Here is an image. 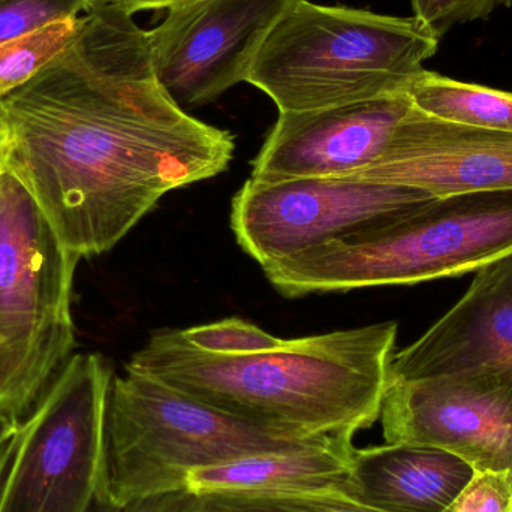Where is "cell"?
<instances>
[{
  "mask_svg": "<svg viewBox=\"0 0 512 512\" xmlns=\"http://www.w3.org/2000/svg\"><path fill=\"white\" fill-rule=\"evenodd\" d=\"M0 113L5 168L81 258L113 249L168 192L224 173L236 150L165 92L146 30L113 0H93L71 44Z\"/></svg>",
  "mask_w": 512,
  "mask_h": 512,
  "instance_id": "1",
  "label": "cell"
},
{
  "mask_svg": "<svg viewBox=\"0 0 512 512\" xmlns=\"http://www.w3.org/2000/svg\"><path fill=\"white\" fill-rule=\"evenodd\" d=\"M397 322L282 340L249 354H213L182 330L156 331L126 369L252 423L316 438H352L381 415Z\"/></svg>",
  "mask_w": 512,
  "mask_h": 512,
  "instance_id": "2",
  "label": "cell"
},
{
  "mask_svg": "<svg viewBox=\"0 0 512 512\" xmlns=\"http://www.w3.org/2000/svg\"><path fill=\"white\" fill-rule=\"evenodd\" d=\"M512 254V191L435 198L262 268L285 297L415 285Z\"/></svg>",
  "mask_w": 512,
  "mask_h": 512,
  "instance_id": "3",
  "label": "cell"
},
{
  "mask_svg": "<svg viewBox=\"0 0 512 512\" xmlns=\"http://www.w3.org/2000/svg\"><path fill=\"white\" fill-rule=\"evenodd\" d=\"M439 38L415 17L297 0L256 53L246 83L279 113L408 93Z\"/></svg>",
  "mask_w": 512,
  "mask_h": 512,
  "instance_id": "4",
  "label": "cell"
},
{
  "mask_svg": "<svg viewBox=\"0 0 512 512\" xmlns=\"http://www.w3.org/2000/svg\"><path fill=\"white\" fill-rule=\"evenodd\" d=\"M328 439L243 420L126 369L108 393L101 504L126 510L186 496L189 472Z\"/></svg>",
  "mask_w": 512,
  "mask_h": 512,
  "instance_id": "5",
  "label": "cell"
},
{
  "mask_svg": "<svg viewBox=\"0 0 512 512\" xmlns=\"http://www.w3.org/2000/svg\"><path fill=\"white\" fill-rule=\"evenodd\" d=\"M69 251L26 186L0 170V414L20 424L75 346Z\"/></svg>",
  "mask_w": 512,
  "mask_h": 512,
  "instance_id": "6",
  "label": "cell"
},
{
  "mask_svg": "<svg viewBox=\"0 0 512 512\" xmlns=\"http://www.w3.org/2000/svg\"><path fill=\"white\" fill-rule=\"evenodd\" d=\"M113 373L98 354L69 358L18 424L0 512H95L104 484Z\"/></svg>",
  "mask_w": 512,
  "mask_h": 512,
  "instance_id": "7",
  "label": "cell"
},
{
  "mask_svg": "<svg viewBox=\"0 0 512 512\" xmlns=\"http://www.w3.org/2000/svg\"><path fill=\"white\" fill-rule=\"evenodd\" d=\"M435 200L408 186L358 177L249 179L237 192L231 228L262 268Z\"/></svg>",
  "mask_w": 512,
  "mask_h": 512,
  "instance_id": "8",
  "label": "cell"
},
{
  "mask_svg": "<svg viewBox=\"0 0 512 512\" xmlns=\"http://www.w3.org/2000/svg\"><path fill=\"white\" fill-rule=\"evenodd\" d=\"M297 0H186L147 32L153 68L170 98L207 104L248 78L268 33Z\"/></svg>",
  "mask_w": 512,
  "mask_h": 512,
  "instance_id": "9",
  "label": "cell"
},
{
  "mask_svg": "<svg viewBox=\"0 0 512 512\" xmlns=\"http://www.w3.org/2000/svg\"><path fill=\"white\" fill-rule=\"evenodd\" d=\"M385 444L441 448L477 472H512V391L456 376L390 381L381 415Z\"/></svg>",
  "mask_w": 512,
  "mask_h": 512,
  "instance_id": "10",
  "label": "cell"
},
{
  "mask_svg": "<svg viewBox=\"0 0 512 512\" xmlns=\"http://www.w3.org/2000/svg\"><path fill=\"white\" fill-rule=\"evenodd\" d=\"M438 376L512 391V254L475 271L462 298L391 360L390 381Z\"/></svg>",
  "mask_w": 512,
  "mask_h": 512,
  "instance_id": "11",
  "label": "cell"
},
{
  "mask_svg": "<svg viewBox=\"0 0 512 512\" xmlns=\"http://www.w3.org/2000/svg\"><path fill=\"white\" fill-rule=\"evenodd\" d=\"M408 93L370 101L279 113L252 162L261 182L301 177H351L372 167L412 108Z\"/></svg>",
  "mask_w": 512,
  "mask_h": 512,
  "instance_id": "12",
  "label": "cell"
},
{
  "mask_svg": "<svg viewBox=\"0 0 512 512\" xmlns=\"http://www.w3.org/2000/svg\"><path fill=\"white\" fill-rule=\"evenodd\" d=\"M352 177L433 198L512 191V134L448 122L412 105L381 158Z\"/></svg>",
  "mask_w": 512,
  "mask_h": 512,
  "instance_id": "13",
  "label": "cell"
},
{
  "mask_svg": "<svg viewBox=\"0 0 512 512\" xmlns=\"http://www.w3.org/2000/svg\"><path fill=\"white\" fill-rule=\"evenodd\" d=\"M477 471L441 448L385 444L355 448L339 493L381 512H444Z\"/></svg>",
  "mask_w": 512,
  "mask_h": 512,
  "instance_id": "14",
  "label": "cell"
},
{
  "mask_svg": "<svg viewBox=\"0 0 512 512\" xmlns=\"http://www.w3.org/2000/svg\"><path fill=\"white\" fill-rule=\"evenodd\" d=\"M354 439L333 438L300 450L256 454L189 472L185 495L277 496L340 492L351 469Z\"/></svg>",
  "mask_w": 512,
  "mask_h": 512,
  "instance_id": "15",
  "label": "cell"
},
{
  "mask_svg": "<svg viewBox=\"0 0 512 512\" xmlns=\"http://www.w3.org/2000/svg\"><path fill=\"white\" fill-rule=\"evenodd\" d=\"M408 95L415 108L430 116L512 134V93L424 71Z\"/></svg>",
  "mask_w": 512,
  "mask_h": 512,
  "instance_id": "16",
  "label": "cell"
},
{
  "mask_svg": "<svg viewBox=\"0 0 512 512\" xmlns=\"http://www.w3.org/2000/svg\"><path fill=\"white\" fill-rule=\"evenodd\" d=\"M83 15L48 24L0 44V98L32 80L77 36Z\"/></svg>",
  "mask_w": 512,
  "mask_h": 512,
  "instance_id": "17",
  "label": "cell"
},
{
  "mask_svg": "<svg viewBox=\"0 0 512 512\" xmlns=\"http://www.w3.org/2000/svg\"><path fill=\"white\" fill-rule=\"evenodd\" d=\"M183 505L191 512H381L339 492L277 496H203Z\"/></svg>",
  "mask_w": 512,
  "mask_h": 512,
  "instance_id": "18",
  "label": "cell"
},
{
  "mask_svg": "<svg viewBox=\"0 0 512 512\" xmlns=\"http://www.w3.org/2000/svg\"><path fill=\"white\" fill-rule=\"evenodd\" d=\"M93 0H0V44L48 24L80 17Z\"/></svg>",
  "mask_w": 512,
  "mask_h": 512,
  "instance_id": "19",
  "label": "cell"
},
{
  "mask_svg": "<svg viewBox=\"0 0 512 512\" xmlns=\"http://www.w3.org/2000/svg\"><path fill=\"white\" fill-rule=\"evenodd\" d=\"M189 343L213 354H249L279 346L283 339L265 333L262 328L239 318L182 330Z\"/></svg>",
  "mask_w": 512,
  "mask_h": 512,
  "instance_id": "20",
  "label": "cell"
},
{
  "mask_svg": "<svg viewBox=\"0 0 512 512\" xmlns=\"http://www.w3.org/2000/svg\"><path fill=\"white\" fill-rule=\"evenodd\" d=\"M414 17L439 39L456 24L486 20L496 9L510 8L512 0H411Z\"/></svg>",
  "mask_w": 512,
  "mask_h": 512,
  "instance_id": "21",
  "label": "cell"
},
{
  "mask_svg": "<svg viewBox=\"0 0 512 512\" xmlns=\"http://www.w3.org/2000/svg\"><path fill=\"white\" fill-rule=\"evenodd\" d=\"M444 512H512V472H477Z\"/></svg>",
  "mask_w": 512,
  "mask_h": 512,
  "instance_id": "22",
  "label": "cell"
},
{
  "mask_svg": "<svg viewBox=\"0 0 512 512\" xmlns=\"http://www.w3.org/2000/svg\"><path fill=\"white\" fill-rule=\"evenodd\" d=\"M119 3L123 8L135 14L138 11H146V9H170L177 3L186 2V0H113Z\"/></svg>",
  "mask_w": 512,
  "mask_h": 512,
  "instance_id": "23",
  "label": "cell"
},
{
  "mask_svg": "<svg viewBox=\"0 0 512 512\" xmlns=\"http://www.w3.org/2000/svg\"><path fill=\"white\" fill-rule=\"evenodd\" d=\"M18 424L14 423V421L6 418L5 415L0 414V453H2L3 448L12 441L15 433H17Z\"/></svg>",
  "mask_w": 512,
  "mask_h": 512,
  "instance_id": "24",
  "label": "cell"
},
{
  "mask_svg": "<svg viewBox=\"0 0 512 512\" xmlns=\"http://www.w3.org/2000/svg\"><path fill=\"white\" fill-rule=\"evenodd\" d=\"M12 457H14V438L0 453V495H2L3 484H5L9 466H11Z\"/></svg>",
  "mask_w": 512,
  "mask_h": 512,
  "instance_id": "25",
  "label": "cell"
},
{
  "mask_svg": "<svg viewBox=\"0 0 512 512\" xmlns=\"http://www.w3.org/2000/svg\"><path fill=\"white\" fill-rule=\"evenodd\" d=\"M158 502L161 501L150 502V504L140 505V507L126 508V510H117V508L110 507V505L99 504L95 512H143L146 511L147 508L153 507V505L158 504Z\"/></svg>",
  "mask_w": 512,
  "mask_h": 512,
  "instance_id": "26",
  "label": "cell"
},
{
  "mask_svg": "<svg viewBox=\"0 0 512 512\" xmlns=\"http://www.w3.org/2000/svg\"><path fill=\"white\" fill-rule=\"evenodd\" d=\"M5 155H6V131L0 135V170H2L3 165H5Z\"/></svg>",
  "mask_w": 512,
  "mask_h": 512,
  "instance_id": "27",
  "label": "cell"
},
{
  "mask_svg": "<svg viewBox=\"0 0 512 512\" xmlns=\"http://www.w3.org/2000/svg\"><path fill=\"white\" fill-rule=\"evenodd\" d=\"M162 502V501H161ZM143 512H191L188 510H185V508H180V510H168V508H161V504H155L153 507L147 508L146 511Z\"/></svg>",
  "mask_w": 512,
  "mask_h": 512,
  "instance_id": "28",
  "label": "cell"
},
{
  "mask_svg": "<svg viewBox=\"0 0 512 512\" xmlns=\"http://www.w3.org/2000/svg\"><path fill=\"white\" fill-rule=\"evenodd\" d=\"M3 132H5V123H3L2 113H0V135H2Z\"/></svg>",
  "mask_w": 512,
  "mask_h": 512,
  "instance_id": "29",
  "label": "cell"
}]
</instances>
